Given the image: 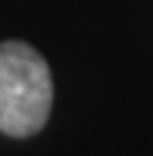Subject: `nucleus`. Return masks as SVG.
Here are the masks:
<instances>
[{
  "mask_svg": "<svg viewBox=\"0 0 153 156\" xmlns=\"http://www.w3.org/2000/svg\"><path fill=\"white\" fill-rule=\"evenodd\" d=\"M53 78L47 59L31 44H0V131L9 137H31L50 119Z\"/></svg>",
  "mask_w": 153,
  "mask_h": 156,
  "instance_id": "nucleus-1",
  "label": "nucleus"
}]
</instances>
